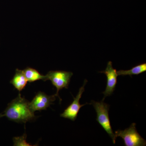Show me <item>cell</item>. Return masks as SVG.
<instances>
[{"label":"cell","mask_w":146,"mask_h":146,"mask_svg":"<svg viewBox=\"0 0 146 146\" xmlns=\"http://www.w3.org/2000/svg\"><path fill=\"white\" fill-rule=\"evenodd\" d=\"M3 114L8 119L18 123L31 121L36 118L30 108L29 102L22 97L20 93L8 104Z\"/></svg>","instance_id":"cell-1"},{"label":"cell","mask_w":146,"mask_h":146,"mask_svg":"<svg viewBox=\"0 0 146 146\" xmlns=\"http://www.w3.org/2000/svg\"><path fill=\"white\" fill-rule=\"evenodd\" d=\"M91 104L97 113L96 121L112 138L113 143L115 144L117 137L112 130L110 120L109 105L104 103L103 100L101 102L92 100Z\"/></svg>","instance_id":"cell-2"},{"label":"cell","mask_w":146,"mask_h":146,"mask_svg":"<svg viewBox=\"0 0 146 146\" xmlns=\"http://www.w3.org/2000/svg\"><path fill=\"white\" fill-rule=\"evenodd\" d=\"M136 124L133 123L129 127L124 130L115 131L116 137L123 138L126 146H145L146 141L138 133L136 127Z\"/></svg>","instance_id":"cell-3"},{"label":"cell","mask_w":146,"mask_h":146,"mask_svg":"<svg viewBox=\"0 0 146 146\" xmlns=\"http://www.w3.org/2000/svg\"><path fill=\"white\" fill-rule=\"evenodd\" d=\"M73 75V73L72 72L64 71H50L46 75L47 80L51 82L53 85L56 88L57 91L54 95L60 99V102L61 99L58 95L59 91L63 88L68 89Z\"/></svg>","instance_id":"cell-4"},{"label":"cell","mask_w":146,"mask_h":146,"mask_svg":"<svg viewBox=\"0 0 146 146\" xmlns=\"http://www.w3.org/2000/svg\"><path fill=\"white\" fill-rule=\"evenodd\" d=\"M87 82L86 80H84L83 86L79 90L76 96V98H74V100L72 102L65 110L63 113L60 114V117L69 119L74 121L77 119L78 112L81 107L86 104H91V103L90 104L86 103L85 104L82 105L80 104V100L81 99L82 94L85 90L84 86Z\"/></svg>","instance_id":"cell-5"},{"label":"cell","mask_w":146,"mask_h":146,"mask_svg":"<svg viewBox=\"0 0 146 146\" xmlns=\"http://www.w3.org/2000/svg\"><path fill=\"white\" fill-rule=\"evenodd\" d=\"M56 96H48L44 92H38L33 98L29 106L33 112L36 111L46 110L51 105L53 104V102L56 100Z\"/></svg>","instance_id":"cell-6"},{"label":"cell","mask_w":146,"mask_h":146,"mask_svg":"<svg viewBox=\"0 0 146 146\" xmlns=\"http://www.w3.org/2000/svg\"><path fill=\"white\" fill-rule=\"evenodd\" d=\"M117 70L112 67V62L109 61L108 63L107 67L104 71L100 72V73H104L107 77V85L105 91L103 92L104 97L103 100L107 96H111L115 90L117 84V77L118 76Z\"/></svg>","instance_id":"cell-7"},{"label":"cell","mask_w":146,"mask_h":146,"mask_svg":"<svg viewBox=\"0 0 146 146\" xmlns=\"http://www.w3.org/2000/svg\"><path fill=\"white\" fill-rule=\"evenodd\" d=\"M26 78L22 70L16 69L15 75L10 81V83L19 92L25 89L27 84Z\"/></svg>","instance_id":"cell-8"},{"label":"cell","mask_w":146,"mask_h":146,"mask_svg":"<svg viewBox=\"0 0 146 146\" xmlns=\"http://www.w3.org/2000/svg\"><path fill=\"white\" fill-rule=\"evenodd\" d=\"M23 72L29 82H34L39 80H42L44 81L47 80L46 75L41 74L38 71L33 68L28 67L24 69Z\"/></svg>","instance_id":"cell-9"},{"label":"cell","mask_w":146,"mask_h":146,"mask_svg":"<svg viewBox=\"0 0 146 146\" xmlns=\"http://www.w3.org/2000/svg\"><path fill=\"white\" fill-rule=\"evenodd\" d=\"M146 63H144L136 65L130 70H121L117 71V73L118 76L128 75L131 77L132 75L139 74L146 72Z\"/></svg>","instance_id":"cell-10"},{"label":"cell","mask_w":146,"mask_h":146,"mask_svg":"<svg viewBox=\"0 0 146 146\" xmlns=\"http://www.w3.org/2000/svg\"><path fill=\"white\" fill-rule=\"evenodd\" d=\"M27 135L25 133L23 136L13 138V145L15 146H30L31 145L27 141Z\"/></svg>","instance_id":"cell-11"},{"label":"cell","mask_w":146,"mask_h":146,"mask_svg":"<svg viewBox=\"0 0 146 146\" xmlns=\"http://www.w3.org/2000/svg\"><path fill=\"white\" fill-rule=\"evenodd\" d=\"M4 117V116L3 114V113H0V119Z\"/></svg>","instance_id":"cell-12"}]
</instances>
